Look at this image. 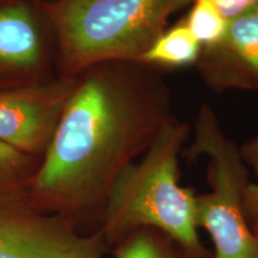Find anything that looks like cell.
<instances>
[{"label":"cell","instance_id":"1","mask_svg":"<svg viewBox=\"0 0 258 258\" xmlns=\"http://www.w3.org/2000/svg\"><path fill=\"white\" fill-rule=\"evenodd\" d=\"M172 118L170 90L152 67L120 61L88 70L32 177L35 199L102 217L118 175Z\"/></svg>","mask_w":258,"mask_h":258},{"label":"cell","instance_id":"2","mask_svg":"<svg viewBox=\"0 0 258 258\" xmlns=\"http://www.w3.org/2000/svg\"><path fill=\"white\" fill-rule=\"evenodd\" d=\"M190 128L173 117L140 160L118 175L106 199L101 231L106 244H118L132 232L153 228L182 244L199 258L212 252L200 237L195 190L179 182V154Z\"/></svg>","mask_w":258,"mask_h":258},{"label":"cell","instance_id":"3","mask_svg":"<svg viewBox=\"0 0 258 258\" xmlns=\"http://www.w3.org/2000/svg\"><path fill=\"white\" fill-rule=\"evenodd\" d=\"M192 0H56L44 11L56 31L69 76L106 62H139Z\"/></svg>","mask_w":258,"mask_h":258},{"label":"cell","instance_id":"4","mask_svg":"<svg viewBox=\"0 0 258 258\" xmlns=\"http://www.w3.org/2000/svg\"><path fill=\"white\" fill-rule=\"evenodd\" d=\"M208 158L209 191L196 198L200 230L212 240L211 258H258V239L247 222L243 191L249 169L240 147L227 138L211 106L203 104L195 122L194 143L186 151L189 159Z\"/></svg>","mask_w":258,"mask_h":258},{"label":"cell","instance_id":"5","mask_svg":"<svg viewBox=\"0 0 258 258\" xmlns=\"http://www.w3.org/2000/svg\"><path fill=\"white\" fill-rule=\"evenodd\" d=\"M77 82L0 90V143L29 156L47 148Z\"/></svg>","mask_w":258,"mask_h":258},{"label":"cell","instance_id":"6","mask_svg":"<svg viewBox=\"0 0 258 258\" xmlns=\"http://www.w3.org/2000/svg\"><path fill=\"white\" fill-rule=\"evenodd\" d=\"M196 66L214 91H258V5L230 19L221 40L203 48Z\"/></svg>","mask_w":258,"mask_h":258},{"label":"cell","instance_id":"7","mask_svg":"<svg viewBox=\"0 0 258 258\" xmlns=\"http://www.w3.org/2000/svg\"><path fill=\"white\" fill-rule=\"evenodd\" d=\"M73 232L61 219L38 211L19 190L0 192V258L56 243Z\"/></svg>","mask_w":258,"mask_h":258},{"label":"cell","instance_id":"8","mask_svg":"<svg viewBox=\"0 0 258 258\" xmlns=\"http://www.w3.org/2000/svg\"><path fill=\"white\" fill-rule=\"evenodd\" d=\"M41 36L27 5L0 6V67L29 70L40 62Z\"/></svg>","mask_w":258,"mask_h":258},{"label":"cell","instance_id":"9","mask_svg":"<svg viewBox=\"0 0 258 258\" xmlns=\"http://www.w3.org/2000/svg\"><path fill=\"white\" fill-rule=\"evenodd\" d=\"M201 53V43L180 19L161 32L139 63L152 69H184L198 64Z\"/></svg>","mask_w":258,"mask_h":258},{"label":"cell","instance_id":"10","mask_svg":"<svg viewBox=\"0 0 258 258\" xmlns=\"http://www.w3.org/2000/svg\"><path fill=\"white\" fill-rule=\"evenodd\" d=\"M115 258H199L182 244L153 228L132 232L116 244Z\"/></svg>","mask_w":258,"mask_h":258},{"label":"cell","instance_id":"11","mask_svg":"<svg viewBox=\"0 0 258 258\" xmlns=\"http://www.w3.org/2000/svg\"><path fill=\"white\" fill-rule=\"evenodd\" d=\"M188 15L183 18L203 48L217 44L225 35L228 21L213 0H192Z\"/></svg>","mask_w":258,"mask_h":258},{"label":"cell","instance_id":"12","mask_svg":"<svg viewBox=\"0 0 258 258\" xmlns=\"http://www.w3.org/2000/svg\"><path fill=\"white\" fill-rule=\"evenodd\" d=\"M240 153L254 176V180H249L244 188L243 206L250 228L258 239V134L241 145Z\"/></svg>","mask_w":258,"mask_h":258},{"label":"cell","instance_id":"13","mask_svg":"<svg viewBox=\"0 0 258 258\" xmlns=\"http://www.w3.org/2000/svg\"><path fill=\"white\" fill-rule=\"evenodd\" d=\"M30 156L0 143V192L18 190L28 173Z\"/></svg>","mask_w":258,"mask_h":258},{"label":"cell","instance_id":"14","mask_svg":"<svg viewBox=\"0 0 258 258\" xmlns=\"http://www.w3.org/2000/svg\"><path fill=\"white\" fill-rule=\"evenodd\" d=\"M213 2L227 21L258 5V0H213Z\"/></svg>","mask_w":258,"mask_h":258},{"label":"cell","instance_id":"15","mask_svg":"<svg viewBox=\"0 0 258 258\" xmlns=\"http://www.w3.org/2000/svg\"><path fill=\"white\" fill-rule=\"evenodd\" d=\"M0 2H3V0H0Z\"/></svg>","mask_w":258,"mask_h":258}]
</instances>
